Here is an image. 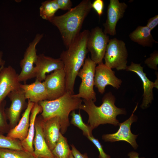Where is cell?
<instances>
[{
	"instance_id": "obj_19",
	"label": "cell",
	"mask_w": 158,
	"mask_h": 158,
	"mask_svg": "<svg viewBox=\"0 0 158 158\" xmlns=\"http://www.w3.org/2000/svg\"><path fill=\"white\" fill-rule=\"evenodd\" d=\"M44 137L47 144L51 151L58 140L61 126L59 118L54 117L42 121Z\"/></svg>"
},
{
	"instance_id": "obj_29",
	"label": "cell",
	"mask_w": 158,
	"mask_h": 158,
	"mask_svg": "<svg viewBox=\"0 0 158 158\" xmlns=\"http://www.w3.org/2000/svg\"><path fill=\"white\" fill-rule=\"evenodd\" d=\"M145 63L149 68L155 70L158 69V52L155 50L151 54L150 57L145 59Z\"/></svg>"
},
{
	"instance_id": "obj_7",
	"label": "cell",
	"mask_w": 158,
	"mask_h": 158,
	"mask_svg": "<svg viewBox=\"0 0 158 158\" xmlns=\"http://www.w3.org/2000/svg\"><path fill=\"white\" fill-rule=\"evenodd\" d=\"M43 37V34H37L26 49L23 58L20 63L21 68L20 73L18 74V79L20 82L25 83L29 79L36 77V69L34 65L37 60L38 55L36 47Z\"/></svg>"
},
{
	"instance_id": "obj_34",
	"label": "cell",
	"mask_w": 158,
	"mask_h": 158,
	"mask_svg": "<svg viewBox=\"0 0 158 158\" xmlns=\"http://www.w3.org/2000/svg\"><path fill=\"white\" fill-rule=\"evenodd\" d=\"M71 146L72 148L71 153L74 158H89L87 153H81L73 144H71Z\"/></svg>"
},
{
	"instance_id": "obj_4",
	"label": "cell",
	"mask_w": 158,
	"mask_h": 158,
	"mask_svg": "<svg viewBox=\"0 0 158 158\" xmlns=\"http://www.w3.org/2000/svg\"><path fill=\"white\" fill-rule=\"evenodd\" d=\"M69 92H66L62 96L54 100H45L38 104L42 108L41 116L45 120L50 118H59L61 126L60 132L63 135L66 131L70 124V113L75 110H80L83 100L75 97Z\"/></svg>"
},
{
	"instance_id": "obj_26",
	"label": "cell",
	"mask_w": 158,
	"mask_h": 158,
	"mask_svg": "<svg viewBox=\"0 0 158 158\" xmlns=\"http://www.w3.org/2000/svg\"><path fill=\"white\" fill-rule=\"evenodd\" d=\"M72 118L71 123L81 129L83 135L86 137L92 136V131L90 129L87 124L83 122L80 113V110L78 114H76L75 111H72L71 114Z\"/></svg>"
},
{
	"instance_id": "obj_10",
	"label": "cell",
	"mask_w": 158,
	"mask_h": 158,
	"mask_svg": "<svg viewBox=\"0 0 158 158\" xmlns=\"http://www.w3.org/2000/svg\"><path fill=\"white\" fill-rule=\"evenodd\" d=\"M138 104L129 118L123 122L119 123V128L116 133L102 135V138L104 141L111 142L125 141L129 143L134 149L137 148L138 145L136 143V139L138 135L133 134L131 132L130 128L132 124L137 120V117L134 113L137 109Z\"/></svg>"
},
{
	"instance_id": "obj_31",
	"label": "cell",
	"mask_w": 158,
	"mask_h": 158,
	"mask_svg": "<svg viewBox=\"0 0 158 158\" xmlns=\"http://www.w3.org/2000/svg\"><path fill=\"white\" fill-rule=\"evenodd\" d=\"M104 6V2L102 0H95L92 4V8L94 9L99 17L103 13Z\"/></svg>"
},
{
	"instance_id": "obj_17",
	"label": "cell",
	"mask_w": 158,
	"mask_h": 158,
	"mask_svg": "<svg viewBox=\"0 0 158 158\" xmlns=\"http://www.w3.org/2000/svg\"><path fill=\"white\" fill-rule=\"evenodd\" d=\"M42 120L41 115L37 116L35 119V133L33 142V156L35 158H54L44 137L42 128Z\"/></svg>"
},
{
	"instance_id": "obj_27",
	"label": "cell",
	"mask_w": 158,
	"mask_h": 158,
	"mask_svg": "<svg viewBox=\"0 0 158 158\" xmlns=\"http://www.w3.org/2000/svg\"><path fill=\"white\" fill-rule=\"evenodd\" d=\"M0 148L24 150L21 141L3 135H0Z\"/></svg>"
},
{
	"instance_id": "obj_33",
	"label": "cell",
	"mask_w": 158,
	"mask_h": 158,
	"mask_svg": "<svg viewBox=\"0 0 158 158\" xmlns=\"http://www.w3.org/2000/svg\"><path fill=\"white\" fill-rule=\"evenodd\" d=\"M158 24V15L150 18L147 21L146 26L151 31L155 28Z\"/></svg>"
},
{
	"instance_id": "obj_12",
	"label": "cell",
	"mask_w": 158,
	"mask_h": 158,
	"mask_svg": "<svg viewBox=\"0 0 158 158\" xmlns=\"http://www.w3.org/2000/svg\"><path fill=\"white\" fill-rule=\"evenodd\" d=\"M127 4L118 0H110L107 11V18L103 25L104 32L114 36L116 34V27L118 21L123 18Z\"/></svg>"
},
{
	"instance_id": "obj_35",
	"label": "cell",
	"mask_w": 158,
	"mask_h": 158,
	"mask_svg": "<svg viewBox=\"0 0 158 158\" xmlns=\"http://www.w3.org/2000/svg\"><path fill=\"white\" fill-rule=\"evenodd\" d=\"M128 155L129 157V158H144V157H139V154L138 153L134 151L130 152Z\"/></svg>"
},
{
	"instance_id": "obj_1",
	"label": "cell",
	"mask_w": 158,
	"mask_h": 158,
	"mask_svg": "<svg viewBox=\"0 0 158 158\" xmlns=\"http://www.w3.org/2000/svg\"><path fill=\"white\" fill-rule=\"evenodd\" d=\"M90 31L84 30L79 34L60 57L65 74L66 91L74 94L75 80L83 65L88 51L87 44Z\"/></svg>"
},
{
	"instance_id": "obj_15",
	"label": "cell",
	"mask_w": 158,
	"mask_h": 158,
	"mask_svg": "<svg viewBox=\"0 0 158 158\" xmlns=\"http://www.w3.org/2000/svg\"><path fill=\"white\" fill-rule=\"evenodd\" d=\"M18 74L12 66L4 67L0 72V103L11 91L20 88Z\"/></svg>"
},
{
	"instance_id": "obj_22",
	"label": "cell",
	"mask_w": 158,
	"mask_h": 158,
	"mask_svg": "<svg viewBox=\"0 0 158 158\" xmlns=\"http://www.w3.org/2000/svg\"><path fill=\"white\" fill-rule=\"evenodd\" d=\"M151 31L146 26H139L129 34V37L133 41L143 47H152L158 42L154 39Z\"/></svg>"
},
{
	"instance_id": "obj_18",
	"label": "cell",
	"mask_w": 158,
	"mask_h": 158,
	"mask_svg": "<svg viewBox=\"0 0 158 158\" xmlns=\"http://www.w3.org/2000/svg\"><path fill=\"white\" fill-rule=\"evenodd\" d=\"M34 103L28 100L27 108L17 126L10 130L7 136L22 141L27 137L30 125V116Z\"/></svg>"
},
{
	"instance_id": "obj_25",
	"label": "cell",
	"mask_w": 158,
	"mask_h": 158,
	"mask_svg": "<svg viewBox=\"0 0 158 158\" xmlns=\"http://www.w3.org/2000/svg\"><path fill=\"white\" fill-rule=\"evenodd\" d=\"M0 158H35L34 156L25 151L0 148Z\"/></svg>"
},
{
	"instance_id": "obj_24",
	"label": "cell",
	"mask_w": 158,
	"mask_h": 158,
	"mask_svg": "<svg viewBox=\"0 0 158 158\" xmlns=\"http://www.w3.org/2000/svg\"><path fill=\"white\" fill-rule=\"evenodd\" d=\"M59 9L56 0L44 1L42 3L39 8L40 16L42 19L49 21L55 16Z\"/></svg>"
},
{
	"instance_id": "obj_32",
	"label": "cell",
	"mask_w": 158,
	"mask_h": 158,
	"mask_svg": "<svg viewBox=\"0 0 158 158\" xmlns=\"http://www.w3.org/2000/svg\"><path fill=\"white\" fill-rule=\"evenodd\" d=\"M59 9L63 10H69L72 6V2L70 0H56Z\"/></svg>"
},
{
	"instance_id": "obj_36",
	"label": "cell",
	"mask_w": 158,
	"mask_h": 158,
	"mask_svg": "<svg viewBox=\"0 0 158 158\" xmlns=\"http://www.w3.org/2000/svg\"><path fill=\"white\" fill-rule=\"evenodd\" d=\"M3 53L0 51V72L4 67L5 61L2 59Z\"/></svg>"
},
{
	"instance_id": "obj_5",
	"label": "cell",
	"mask_w": 158,
	"mask_h": 158,
	"mask_svg": "<svg viewBox=\"0 0 158 158\" xmlns=\"http://www.w3.org/2000/svg\"><path fill=\"white\" fill-rule=\"evenodd\" d=\"M96 64L89 56L86 58L82 68L79 70L78 76L81 79L78 92L73 94L75 97L87 101H96V94L94 89V76Z\"/></svg>"
},
{
	"instance_id": "obj_6",
	"label": "cell",
	"mask_w": 158,
	"mask_h": 158,
	"mask_svg": "<svg viewBox=\"0 0 158 158\" xmlns=\"http://www.w3.org/2000/svg\"><path fill=\"white\" fill-rule=\"evenodd\" d=\"M128 56V51L124 41L115 38L109 40L104 57L106 65L117 70H126Z\"/></svg>"
},
{
	"instance_id": "obj_21",
	"label": "cell",
	"mask_w": 158,
	"mask_h": 158,
	"mask_svg": "<svg viewBox=\"0 0 158 158\" xmlns=\"http://www.w3.org/2000/svg\"><path fill=\"white\" fill-rule=\"evenodd\" d=\"M42 111V108L38 103H35L30 116V125L27 137L21 141L22 146L24 150L33 155V139L35 133V121L37 115Z\"/></svg>"
},
{
	"instance_id": "obj_13",
	"label": "cell",
	"mask_w": 158,
	"mask_h": 158,
	"mask_svg": "<svg viewBox=\"0 0 158 158\" xmlns=\"http://www.w3.org/2000/svg\"><path fill=\"white\" fill-rule=\"evenodd\" d=\"M44 82L47 92L49 100L59 98L66 92L65 74L63 69L54 71L46 76Z\"/></svg>"
},
{
	"instance_id": "obj_2",
	"label": "cell",
	"mask_w": 158,
	"mask_h": 158,
	"mask_svg": "<svg viewBox=\"0 0 158 158\" xmlns=\"http://www.w3.org/2000/svg\"><path fill=\"white\" fill-rule=\"evenodd\" d=\"M90 0H83L66 13L55 16L49 21L56 26L67 48L80 33L84 20L92 8Z\"/></svg>"
},
{
	"instance_id": "obj_8",
	"label": "cell",
	"mask_w": 158,
	"mask_h": 158,
	"mask_svg": "<svg viewBox=\"0 0 158 158\" xmlns=\"http://www.w3.org/2000/svg\"><path fill=\"white\" fill-rule=\"evenodd\" d=\"M109 40V36L99 27H95L90 32L87 42V49L90 53L91 59L96 64L103 63Z\"/></svg>"
},
{
	"instance_id": "obj_37",
	"label": "cell",
	"mask_w": 158,
	"mask_h": 158,
	"mask_svg": "<svg viewBox=\"0 0 158 158\" xmlns=\"http://www.w3.org/2000/svg\"><path fill=\"white\" fill-rule=\"evenodd\" d=\"M69 158H74L73 155H72V153L71 152L69 157Z\"/></svg>"
},
{
	"instance_id": "obj_23",
	"label": "cell",
	"mask_w": 158,
	"mask_h": 158,
	"mask_svg": "<svg viewBox=\"0 0 158 158\" xmlns=\"http://www.w3.org/2000/svg\"><path fill=\"white\" fill-rule=\"evenodd\" d=\"M51 152L54 158H69L71 150L66 138L61 132L55 146Z\"/></svg>"
},
{
	"instance_id": "obj_38",
	"label": "cell",
	"mask_w": 158,
	"mask_h": 158,
	"mask_svg": "<svg viewBox=\"0 0 158 158\" xmlns=\"http://www.w3.org/2000/svg\"><path fill=\"white\" fill-rule=\"evenodd\" d=\"M44 158V157H39V158Z\"/></svg>"
},
{
	"instance_id": "obj_14",
	"label": "cell",
	"mask_w": 158,
	"mask_h": 158,
	"mask_svg": "<svg viewBox=\"0 0 158 158\" xmlns=\"http://www.w3.org/2000/svg\"><path fill=\"white\" fill-rule=\"evenodd\" d=\"M126 70L135 73L140 77L143 84V94L142 103L140 106L142 109L147 108L154 99L153 89L154 87L158 88V79L154 82L150 80L143 71V67L140 64L131 62L130 65L127 66Z\"/></svg>"
},
{
	"instance_id": "obj_11",
	"label": "cell",
	"mask_w": 158,
	"mask_h": 158,
	"mask_svg": "<svg viewBox=\"0 0 158 158\" xmlns=\"http://www.w3.org/2000/svg\"><path fill=\"white\" fill-rule=\"evenodd\" d=\"M122 81L117 78L112 69L103 63L96 67L94 76V85L101 94H103L106 86L110 85L118 89Z\"/></svg>"
},
{
	"instance_id": "obj_9",
	"label": "cell",
	"mask_w": 158,
	"mask_h": 158,
	"mask_svg": "<svg viewBox=\"0 0 158 158\" xmlns=\"http://www.w3.org/2000/svg\"><path fill=\"white\" fill-rule=\"evenodd\" d=\"M11 102L10 105L5 109L7 120L9 121L10 130L18 123L22 111L27 108L28 102L23 90L20 88L12 91L8 95Z\"/></svg>"
},
{
	"instance_id": "obj_16",
	"label": "cell",
	"mask_w": 158,
	"mask_h": 158,
	"mask_svg": "<svg viewBox=\"0 0 158 158\" xmlns=\"http://www.w3.org/2000/svg\"><path fill=\"white\" fill-rule=\"evenodd\" d=\"M35 65L36 79L40 82L45 80L47 73L56 70L63 69L64 68L63 63L60 58H54L43 54L37 55Z\"/></svg>"
},
{
	"instance_id": "obj_30",
	"label": "cell",
	"mask_w": 158,
	"mask_h": 158,
	"mask_svg": "<svg viewBox=\"0 0 158 158\" xmlns=\"http://www.w3.org/2000/svg\"><path fill=\"white\" fill-rule=\"evenodd\" d=\"M87 138L92 142L97 148L99 152V158H110V156L106 154L103 148V146L97 139L94 138L93 136H88Z\"/></svg>"
},
{
	"instance_id": "obj_3",
	"label": "cell",
	"mask_w": 158,
	"mask_h": 158,
	"mask_svg": "<svg viewBox=\"0 0 158 158\" xmlns=\"http://www.w3.org/2000/svg\"><path fill=\"white\" fill-rule=\"evenodd\" d=\"M116 99L111 92L106 93L102 99V104L97 106L93 101L83 99L80 110L85 111L88 116L87 125L92 131L99 125L110 124L116 126H118L117 116L126 114V111L123 108L117 107L115 104Z\"/></svg>"
},
{
	"instance_id": "obj_28",
	"label": "cell",
	"mask_w": 158,
	"mask_h": 158,
	"mask_svg": "<svg viewBox=\"0 0 158 158\" xmlns=\"http://www.w3.org/2000/svg\"><path fill=\"white\" fill-rule=\"evenodd\" d=\"M6 104L5 99L0 103V135L7 134L10 130L5 113Z\"/></svg>"
},
{
	"instance_id": "obj_20",
	"label": "cell",
	"mask_w": 158,
	"mask_h": 158,
	"mask_svg": "<svg viewBox=\"0 0 158 158\" xmlns=\"http://www.w3.org/2000/svg\"><path fill=\"white\" fill-rule=\"evenodd\" d=\"M20 87L23 90L26 99L34 103L48 100L47 92L44 81L35 80L30 84H21Z\"/></svg>"
}]
</instances>
